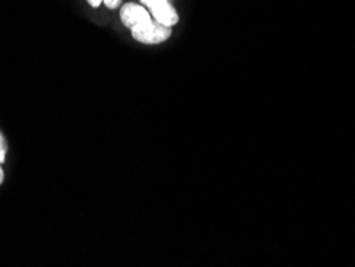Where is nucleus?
Returning a JSON list of instances; mask_svg holds the SVG:
<instances>
[{"mask_svg": "<svg viewBox=\"0 0 355 267\" xmlns=\"http://www.w3.org/2000/svg\"><path fill=\"white\" fill-rule=\"evenodd\" d=\"M132 34H133V39L141 42V44L157 45L171 37V28L170 26L159 23L157 19L150 18L148 21H144V23H141L139 26H137L135 29H132Z\"/></svg>", "mask_w": 355, "mask_h": 267, "instance_id": "1", "label": "nucleus"}, {"mask_svg": "<svg viewBox=\"0 0 355 267\" xmlns=\"http://www.w3.org/2000/svg\"><path fill=\"white\" fill-rule=\"evenodd\" d=\"M141 2L150 10L153 18L157 19L162 24L171 28V26H175L180 21V17H178L176 10L170 3V0H141Z\"/></svg>", "mask_w": 355, "mask_h": 267, "instance_id": "2", "label": "nucleus"}, {"mask_svg": "<svg viewBox=\"0 0 355 267\" xmlns=\"http://www.w3.org/2000/svg\"><path fill=\"white\" fill-rule=\"evenodd\" d=\"M150 18H153V15H150L149 10L144 8L143 5L127 3L123 5L122 10H120V19H122V23L130 29H135L137 26Z\"/></svg>", "mask_w": 355, "mask_h": 267, "instance_id": "3", "label": "nucleus"}, {"mask_svg": "<svg viewBox=\"0 0 355 267\" xmlns=\"http://www.w3.org/2000/svg\"><path fill=\"white\" fill-rule=\"evenodd\" d=\"M7 139H5V136L2 133V130H0V164H3L5 162V157H7Z\"/></svg>", "mask_w": 355, "mask_h": 267, "instance_id": "4", "label": "nucleus"}, {"mask_svg": "<svg viewBox=\"0 0 355 267\" xmlns=\"http://www.w3.org/2000/svg\"><path fill=\"white\" fill-rule=\"evenodd\" d=\"M103 2L109 10H116L119 8V5L122 3V0H103Z\"/></svg>", "mask_w": 355, "mask_h": 267, "instance_id": "5", "label": "nucleus"}, {"mask_svg": "<svg viewBox=\"0 0 355 267\" xmlns=\"http://www.w3.org/2000/svg\"><path fill=\"white\" fill-rule=\"evenodd\" d=\"M87 2H88V3H90V5H92V7H99V5H101V2H103V0H87Z\"/></svg>", "mask_w": 355, "mask_h": 267, "instance_id": "6", "label": "nucleus"}, {"mask_svg": "<svg viewBox=\"0 0 355 267\" xmlns=\"http://www.w3.org/2000/svg\"><path fill=\"white\" fill-rule=\"evenodd\" d=\"M3 182V170H2V164H0V184Z\"/></svg>", "mask_w": 355, "mask_h": 267, "instance_id": "7", "label": "nucleus"}]
</instances>
